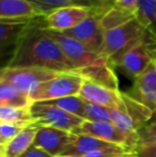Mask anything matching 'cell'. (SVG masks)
<instances>
[{
	"mask_svg": "<svg viewBox=\"0 0 156 157\" xmlns=\"http://www.w3.org/2000/svg\"><path fill=\"white\" fill-rule=\"evenodd\" d=\"M139 142L138 144H154L156 145V122L148 123L138 130Z\"/></svg>",
	"mask_w": 156,
	"mask_h": 157,
	"instance_id": "f546056e",
	"label": "cell"
},
{
	"mask_svg": "<svg viewBox=\"0 0 156 157\" xmlns=\"http://www.w3.org/2000/svg\"><path fill=\"white\" fill-rule=\"evenodd\" d=\"M4 151H6V145L0 144V157H4Z\"/></svg>",
	"mask_w": 156,
	"mask_h": 157,
	"instance_id": "d590c367",
	"label": "cell"
},
{
	"mask_svg": "<svg viewBox=\"0 0 156 157\" xmlns=\"http://www.w3.org/2000/svg\"><path fill=\"white\" fill-rule=\"evenodd\" d=\"M78 96L86 101L108 108H119L123 105L122 92L120 90L108 89L86 79H83Z\"/></svg>",
	"mask_w": 156,
	"mask_h": 157,
	"instance_id": "5bb4252c",
	"label": "cell"
},
{
	"mask_svg": "<svg viewBox=\"0 0 156 157\" xmlns=\"http://www.w3.org/2000/svg\"><path fill=\"white\" fill-rule=\"evenodd\" d=\"M112 145L115 144L103 141L95 137L89 136V135H76L73 141L65 147L61 155L82 157L94 151L110 147Z\"/></svg>",
	"mask_w": 156,
	"mask_h": 157,
	"instance_id": "e0dca14e",
	"label": "cell"
},
{
	"mask_svg": "<svg viewBox=\"0 0 156 157\" xmlns=\"http://www.w3.org/2000/svg\"><path fill=\"white\" fill-rule=\"evenodd\" d=\"M155 61H156V60H155Z\"/></svg>",
	"mask_w": 156,
	"mask_h": 157,
	"instance_id": "74e56055",
	"label": "cell"
},
{
	"mask_svg": "<svg viewBox=\"0 0 156 157\" xmlns=\"http://www.w3.org/2000/svg\"><path fill=\"white\" fill-rule=\"evenodd\" d=\"M85 121L111 122L110 108L85 101Z\"/></svg>",
	"mask_w": 156,
	"mask_h": 157,
	"instance_id": "4316f807",
	"label": "cell"
},
{
	"mask_svg": "<svg viewBox=\"0 0 156 157\" xmlns=\"http://www.w3.org/2000/svg\"><path fill=\"white\" fill-rule=\"evenodd\" d=\"M43 16L29 0H0V21H32Z\"/></svg>",
	"mask_w": 156,
	"mask_h": 157,
	"instance_id": "9a60e30c",
	"label": "cell"
},
{
	"mask_svg": "<svg viewBox=\"0 0 156 157\" xmlns=\"http://www.w3.org/2000/svg\"><path fill=\"white\" fill-rule=\"evenodd\" d=\"M136 157H156V145L138 144L135 147Z\"/></svg>",
	"mask_w": 156,
	"mask_h": 157,
	"instance_id": "4dcf8cb0",
	"label": "cell"
},
{
	"mask_svg": "<svg viewBox=\"0 0 156 157\" xmlns=\"http://www.w3.org/2000/svg\"><path fill=\"white\" fill-rule=\"evenodd\" d=\"M122 99L124 103V109L133 120L134 124L139 130L146 126L153 119V112L149 107L140 103L126 92H122Z\"/></svg>",
	"mask_w": 156,
	"mask_h": 157,
	"instance_id": "d6986e66",
	"label": "cell"
},
{
	"mask_svg": "<svg viewBox=\"0 0 156 157\" xmlns=\"http://www.w3.org/2000/svg\"><path fill=\"white\" fill-rule=\"evenodd\" d=\"M29 113L34 124L51 126L72 134H75L81 123L85 121L45 101H32L29 106Z\"/></svg>",
	"mask_w": 156,
	"mask_h": 157,
	"instance_id": "5b68a950",
	"label": "cell"
},
{
	"mask_svg": "<svg viewBox=\"0 0 156 157\" xmlns=\"http://www.w3.org/2000/svg\"><path fill=\"white\" fill-rule=\"evenodd\" d=\"M137 4H138V0H116L113 6H118V8L122 9V10L128 11V12L136 14Z\"/></svg>",
	"mask_w": 156,
	"mask_h": 157,
	"instance_id": "1f68e13d",
	"label": "cell"
},
{
	"mask_svg": "<svg viewBox=\"0 0 156 157\" xmlns=\"http://www.w3.org/2000/svg\"><path fill=\"white\" fill-rule=\"evenodd\" d=\"M146 32L137 17L105 32L102 56L116 67L123 55L141 42Z\"/></svg>",
	"mask_w": 156,
	"mask_h": 157,
	"instance_id": "7a4b0ae2",
	"label": "cell"
},
{
	"mask_svg": "<svg viewBox=\"0 0 156 157\" xmlns=\"http://www.w3.org/2000/svg\"><path fill=\"white\" fill-rule=\"evenodd\" d=\"M116 157H136V154H135V151H134V152L125 153V154H122V155H119V156H116Z\"/></svg>",
	"mask_w": 156,
	"mask_h": 157,
	"instance_id": "e575fe53",
	"label": "cell"
},
{
	"mask_svg": "<svg viewBox=\"0 0 156 157\" xmlns=\"http://www.w3.org/2000/svg\"><path fill=\"white\" fill-rule=\"evenodd\" d=\"M103 6H106V8H110L115 4L116 0H97Z\"/></svg>",
	"mask_w": 156,
	"mask_h": 157,
	"instance_id": "836d02e7",
	"label": "cell"
},
{
	"mask_svg": "<svg viewBox=\"0 0 156 157\" xmlns=\"http://www.w3.org/2000/svg\"><path fill=\"white\" fill-rule=\"evenodd\" d=\"M74 135H89L103 141L123 145L135 151L139 142L138 135L129 136L119 130L111 122H89L83 121Z\"/></svg>",
	"mask_w": 156,
	"mask_h": 157,
	"instance_id": "9c48e42d",
	"label": "cell"
},
{
	"mask_svg": "<svg viewBox=\"0 0 156 157\" xmlns=\"http://www.w3.org/2000/svg\"><path fill=\"white\" fill-rule=\"evenodd\" d=\"M38 125L31 123L21 130L6 145L4 157H19L32 145L36 137Z\"/></svg>",
	"mask_w": 156,
	"mask_h": 157,
	"instance_id": "ac0fdd59",
	"label": "cell"
},
{
	"mask_svg": "<svg viewBox=\"0 0 156 157\" xmlns=\"http://www.w3.org/2000/svg\"><path fill=\"white\" fill-rule=\"evenodd\" d=\"M129 152H134V150L129 149V147H123V145L115 144L110 147H106V149L97 150L92 153H89L87 155L82 157H116L119 155H122L125 153H129Z\"/></svg>",
	"mask_w": 156,
	"mask_h": 157,
	"instance_id": "f1b7e54d",
	"label": "cell"
},
{
	"mask_svg": "<svg viewBox=\"0 0 156 157\" xmlns=\"http://www.w3.org/2000/svg\"><path fill=\"white\" fill-rule=\"evenodd\" d=\"M19 157H54L50 154H48L47 152H45L44 150L39 149V147H30L25 153Z\"/></svg>",
	"mask_w": 156,
	"mask_h": 157,
	"instance_id": "d6a6232c",
	"label": "cell"
},
{
	"mask_svg": "<svg viewBox=\"0 0 156 157\" xmlns=\"http://www.w3.org/2000/svg\"><path fill=\"white\" fill-rule=\"evenodd\" d=\"M29 1L41 11L44 16L58 9L67 8V6H86L90 9L103 6L97 0H29Z\"/></svg>",
	"mask_w": 156,
	"mask_h": 157,
	"instance_id": "ffe728a7",
	"label": "cell"
},
{
	"mask_svg": "<svg viewBox=\"0 0 156 157\" xmlns=\"http://www.w3.org/2000/svg\"><path fill=\"white\" fill-rule=\"evenodd\" d=\"M26 126L28 125L13 124V123H0V144L6 145Z\"/></svg>",
	"mask_w": 156,
	"mask_h": 157,
	"instance_id": "83f0119b",
	"label": "cell"
},
{
	"mask_svg": "<svg viewBox=\"0 0 156 157\" xmlns=\"http://www.w3.org/2000/svg\"><path fill=\"white\" fill-rule=\"evenodd\" d=\"M94 9L86 6H67L58 9L42 17V25L47 30L64 32L80 24L91 14Z\"/></svg>",
	"mask_w": 156,
	"mask_h": 157,
	"instance_id": "30bf717a",
	"label": "cell"
},
{
	"mask_svg": "<svg viewBox=\"0 0 156 157\" xmlns=\"http://www.w3.org/2000/svg\"><path fill=\"white\" fill-rule=\"evenodd\" d=\"M156 60V39L146 32L141 42L126 52L120 59L117 66L127 77L135 80Z\"/></svg>",
	"mask_w": 156,
	"mask_h": 157,
	"instance_id": "277c9868",
	"label": "cell"
},
{
	"mask_svg": "<svg viewBox=\"0 0 156 157\" xmlns=\"http://www.w3.org/2000/svg\"><path fill=\"white\" fill-rule=\"evenodd\" d=\"M45 103L56 106V107L60 108L69 113L74 114V116L85 120V101L78 95L51 99V101H45Z\"/></svg>",
	"mask_w": 156,
	"mask_h": 157,
	"instance_id": "cb8c5ba5",
	"label": "cell"
},
{
	"mask_svg": "<svg viewBox=\"0 0 156 157\" xmlns=\"http://www.w3.org/2000/svg\"><path fill=\"white\" fill-rule=\"evenodd\" d=\"M0 123H13V124H31L32 120L29 113V108L0 107Z\"/></svg>",
	"mask_w": 156,
	"mask_h": 157,
	"instance_id": "d4e9b609",
	"label": "cell"
},
{
	"mask_svg": "<svg viewBox=\"0 0 156 157\" xmlns=\"http://www.w3.org/2000/svg\"><path fill=\"white\" fill-rule=\"evenodd\" d=\"M136 14L128 11L122 10L116 6H112L108 8L103 14L100 16V25L102 27V30L105 32L109 30L117 28L119 26L123 25L126 21L135 18Z\"/></svg>",
	"mask_w": 156,
	"mask_h": 157,
	"instance_id": "7402d4cb",
	"label": "cell"
},
{
	"mask_svg": "<svg viewBox=\"0 0 156 157\" xmlns=\"http://www.w3.org/2000/svg\"><path fill=\"white\" fill-rule=\"evenodd\" d=\"M108 8H105V6L95 8L91 14L86 19H83L80 24H78L76 27L61 33L80 42L92 52L102 56L105 33L100 25V16Z\"/></svg>",
	"mask_w": 156,
	"mask_h": 157,
	"instance_id": "52a82bcc",
	"label": "cell"
},
{
	"mask_svg": "<svg viewBox=\"0 0 156 157\" xmlns=\"http://www.w3.org/2000/svg\"><path fill=\"white\" fill-rule=\"evenodd\" d=\"M83 78L75 72L59 73L54 78L40 83L30 93L32 101H45L78 95Z\"/></svg>",
	"mask_w": 156,
	"mask_h": 157,
	"instance_id": "3957f363",
	"label": "cell"
},
{
	"mask_svg": "<svg viewBox=\"0 0 156 157\" xmlns=\"http://www.w3.org/2000/svg\"><path fill=\"white\" fill-rule=\"evenodd\" d=\"M56 157H76V156H67V155H59V156H56Z\"/></svg>",
	"mask_w": 156,
	"mask_h": 157,
	"instance_id": "8d00e7d4",
	"label": "cell"
},
{
	"mask_svg": "<svg viewBox=\"0 0 156 157\" xmlns=\"http://www.w3.org/2000/svg\"><path fill=\"white\" fill-rule=\"evenodd\" d=\"M31 105L29 96L13 86L0 81V107L29 108Z\"/></svg>",
	"mask_w": 156,
	"mask_h": 157,
	"instance_id": "44dd1931",
	"label": "cell"
},
{
	"mask_svg": "<svg viewBox=\"0 0 156 157\" xmlns=\"http://www.w3.org/2000/svg\"><path fill=\"white\" fill-rule=\"evenodd\" d=\"M136 17L156 39V0H138Z\"/></svg>",
	"mask_w": 156,
	"mask_h": 157,
	"instance_id": "603a6c76",
	"label": "cell"
},
{
	"mask_svg": "<svg viewBox=\"0 0 156 157\" xmlns=\"http://www.w3.org/2000/svg\"><path fill=\"white\" fill-rule=\"evenodd\" d=\"M128 94L150 108L153 117L156 116V61H153L148 68L134 80L133 89Z\"/></svg>",
	"mask_w": 156,
	"mask_h": 157,
	"instance_id": "4fadbf2b",
	"label": "cell"
},
{
	"mask_svg": "<svg viewBox=\"0 0 156 157\" xmlns=\"http://www.w3.org/2000/svg\"><path fill=\"white\" fill-rule=\"evenodd\" d=\"M75 136L76 135L67 130L51 126L38 125V130L31 147L42 149L51 156L56 157L63 153L65 147L73 141Z\"/></svg>",
	"mask_w": 156,
	"mask_h": 157,
	"instance_id": "8fae6325",
	"label": "cell"
},
{
	"mask_svg": "<svg viewBox=\"0 0 156 157\" xmlns=\"http://www.w3.org/2000/svg\"><path fill=\"white\" fill-rule=\"evenodd\" d=\"M32 21H0V70L8 66L19 37Z\"/></svg>",
	"mask_w": 156,
	"mask_h": 157,
	"instance_id": "7c38bea8",
	"label": "cell"
},
{
	"mask_svg": "<svg viewBox=\"0 0 156 157\" xmlns=\"http://www.w3.org/2000/svg\"><path fill=\"white\" fill-rule=\"evenodd\" d=\"M59 73L39 67H10L0 70V81L13 86L23 93L30 95L40 83L54 78Z\"/></svg>",
	"mask_w": 156,
	"mask_h": 157,
	"instance_id": "8992f818",
	"label": "cell"
},
{
	"mask_svg": "<svg viewBox=\"0 0 156 157\" xmlns=\"http://www.w3.org/2000/svg\"><path fill=\"white\" fill-rule=\"evenodd\" d=\"M111 123L122 132L129 136L138 135V129L124 109V103L119 108H110Z\"/></svg>",
	"mask_w": 156,
	"mask_h": 157,
	"instance_id": "484cf974",
	"label": "cell"
},
{
	"mask_svg": "<svg viewBox=\"0 0 156 157\" xmlns=\"http://www.w3.org/2000/svg\"><path fill=\"white\" fill-rule=\"evenodd\" d=\"M75 73L80 75L86 80L119 91V80L116 75L115 67H112L107 60H103L97 64L81 68L76 71Z\"/></svg>",
	"mask_w": 156,
	"mask_h": 157,
	"instance_id": "2e32d148",
	"label": "cell"
},
{
	"mask_svg": "<svg viewBox=\"0 0 156 157\" xmlns=\"http://www.w3.org/2000/svg\"><path fill=\"white\" fill-rule=\"evenodd\" d=\"M45 30L59 44L64 56L70 61V63L73 65L75 72L78 70H81V68L97 64L102 62L103 60H106L103 56L95 54L91 49H89L87 46L81 44L80 42L72 39V37L67 36L63 33L51 31V30L47 29Z\"/></svg>",
	"mask_w": 156,
	"mask_h": 157,
	"instance_id": "ba28073f",
	"label": "cell"
},
{
	"mask_svg": "<svg viewBox=\"0 0 156 157\" xmlns=\"http://www.w3.org/2000/svg\"><path fill=\"white\" fill-rule=\"evenodd\" d=\"M8 66L39 67L57 73L75 72L59 44L44 29L42 17L33 19L23 32Z\"/></svg>",
	"mask_w": 156,
	"mask_h": 157,
	"instance_id": "6da1fadb",
	"label": "cell"
}]
</instances>
